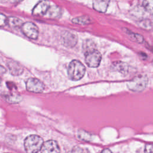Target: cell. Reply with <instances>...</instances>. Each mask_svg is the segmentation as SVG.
Instances as JSON below:
<instances>
[{"instance_id": "22", "label": "cell", "mask_w": 153, "mask_h": 153, "mask_svg": "<svg viewBox=\"0 0 153 153\" xmlns=\"http://www.w3.org/2000/svg\"><path fill=\"white\" fill-rule=\"evenodd\" d=\"M141 26L143 28H147L148 29H150L152 27L151 22L149 20H144L140 23Z\"/></svg>"}, {"instance_id": "5", "label": "cell", "mask_w": 153, "mask_h": 153, "mask_svg": "<svg viewBox=\"0 0 153 153\" xmlns=\"http://www.w3.org/2000/svg\"><path fill=\"white\" fill-rule=\"evenodd\" d=\"M22 27V31L27 37L30 39H36L39 34V30L37 26L30 22H27L23 23Z\"/></svg>"}, {"instance_id": "24", "label": "cell", "mask_w": 153, "mask_h": 153, "mask_svg": "<svg viewBox=\"0 0 153 153\" xmlns=\"http://www.w3.org/2000/svg\"><path fill=\"white\" fill-rule=\"evenodd\" d=\"M101 153H112V152L111 151L110 149H103V150L101 152Z\"/></svg>"}, {"instance_id": "8", "label": "cell", "mask_w": 153, "mask_h": 153, "mask_svg": "<svg viewBox=\"0 0 153 153\" xmlns=\"http://www.w3.org/2000/svg\"><path fill=\"white\" fill-rule=\"evenodd\" d=\"M60 150L57 142L54 140H49L43 143L41 153H60Z\"/></svg>"}, {"instance_id": "23", "label": "cell", "mask_w": 153, "mask_h": 153, "mask_svg": "<svg viewBox=\"0 0 153 153\" xmlns=\"http://www.w3.org/2000/svg\"><path fill=\"white\" fill-rule=\"evenodd\" d=\"M145 153H152V146L151 144H148L145 146Z\"/></svg>"}, {"instance_id": "13", "label": "cell", "mask_w": 153, "mask_h": 153, "mask_svg": "<svg viewBox=\"0 0 153 153\" xmlns=\"http://www.w3.org/2000/svg\"><path fill=\"white\" fill-rule=\"evenodd\" d=\"M4 99L8 102L11 103H16L21 101L22 97L20 95L16 93L6 94L3 95Z\"/></svg>"}, {"instance_id": "12", "label": "cell", "mask_w": 153, "mask_h": 153, "mask_svg": "<svg viewBox=\"0 0 153 153\" xmlns=\"http://www.w3.org/2000/svg\"><path fill=\"white\" fill-rule=\"evenodd\" d=\"M46 14L51 18H59L61 15V9L56 5L50 6Z\"/></svg>"}, {"instance_id": "1", "label": "cell", "mask_w": 153, "mask_h": 153, "mask_svg": "<svg viewBox=\"0 0 153 153\" xmlns=\"http://www.w3.org/2000/svg\"><path fill=\"white\" fill-rule=\"evenodd\" d=\"M85 68L79 60H72L68 66V74L69 78L73 81H78L81 79L85 74Z\"/></svg>"}, {"instance_id": "7", "label": "cell", "mask_w": 153, "mask_h": 153, "mask_svg": "<svg viewBox=\"0 0 153 153\" xmlns=\"http://www.w3.org/2000/svg\"><path fill=\"white\" fill-rule=\"evenodd\" d=\"M61 40L62 44L68 47H74L77 42V36L75 34L69 31H64L61 34Z\"/></svg>"}, {"instance_id": "11", "label": "cell", "mask_w": 153, "mask_h": 153, "mask_svg": "<svg viewBox=\"0 0 153 153\" xmlns=\"http://www.w3.org/2000/svg\"><path fill=\"white\" fill-rule=\"evenodd\" d=\"M109 2V1L96 0L93 1V7L95 10L99 12L105 13L106 11Z\"/></svg>"}, {"instance_id": "3", "label": "cell", "mask_w": 153, "mask_h": 153, "mask_svg": "<svg viewBox=\"0 0 153 153\" xmlns=\"http://www.w3.org/2000/svg\"><path fill=\"white\" fill-rule=\"evenodd\" d=\"M148 83V78L144 74H139L131 80L128 81L127 85L129 90L133 91H143Z\"/></svg>"}, {"instance_id": "18", "label": "cell", "mask_w": 153, "mask_h": 153, "mask_svg": "<svg viewBox=\"0 0 153 153\" xmlns=\"http://www.w3.org/2000/svg\"><path fill=\"white\" fill-rule=\"evenodd\" d=\"M84 43V48L85 50V52L96 49L94 48V42H93L91 40H87Z\"/></svg>"}, {"instance_id": "9", "label": "cell", "mask_w": 153, "mask_h": 153, "mask_svg": "<svg viewBox=\"0 0 153 153\" xmlns=\"http://www.w3.org/2000/svg\"><path fill=\"white\" fill-rule=\"evenodd\" d=\"M50 7L49 2L48 1H40L33 8L32 14L34 16H43L46 14Z\"/></svg>"}, {"instance_id": "20", "label": "cell", "mask_w": 153, "mask_h": 153, "mask_svg": "<svg viewBox=\"0 0 153 153\" xmlns=\"http://www.w3.org/2000/svg\"><path fill=\"white\" fill-rule=\"evenodd\" d=\"M8 18L3 14L0 13V27L5 26L7 24Z\"/></svg>"}, {"instance_id": "16", "label": "cell", "mask_w": 153, "mask_h": 153, "mask_svg": "<svg viewBox=\"0 0 153 153\" xmlns=\"http://www.w3.org/2000/svg\"><path fill=\"white\" fill-rule=\"evenodd\" d=\"M143 6L144 8L151 14L152 13L153 9V1H145L143 2Z\"/></svg>"}, {"instance_id": "25", "label": "cell", "mask_w": 153, "mask_h": 153, "mask_svg": "<svg viewBox=\"0 0 153 153\" xmlns=\"http://www.w3.org/2000/svg\"><path fill=\"white\" fill-rule=\"evenodd\" d=\"M1 78H0V85H1Z\"/></svg>"}, {"instance_id": "15", "label": "cell", "mask_w": 153, "mask_h": 153, "mask_svg": "<svg viewBox=\"0 0 153 153\" xmlns=\"http://www.w3.org/2000/svg\"><path fill=\"white\" fill-rule=\"evenodd\" d=\"M7 24L11 27H19L23 25L22 21L15 17H10L7 19Z\"/></svg>"}, {"instance_id": "19", "label": "cell", "mask_w": 153, "mask_h": 153, "mask_svg": "<svg viewBox=\"0 0 153 153\" xmlns=\"http://www.w3.org/2000/svg\"><path fill=\"white\" fill-rule=\"evenodd\" d=\"M128 35H130V38H133V40L137 42H139V43H142L143 42V38L142 35H139V34H137V33H132V32H130V31L128 32Z\"/></svg>"}, {"instance_id": "4", "label": "cell", "mask_w": 153, "mask_h": 153, "mask_svg": "<svg viewBox=\"0 0 153 153\" xmlns=\"http://www.w3.org/2000/svg\"><path fill=\"white\" fill-rule=\"evenodd\" d=\"M85 61L90 68H97L100 65L102 56L97 50H92L85 53Z\"/></svg>"}, {"instance_id": "2", "label": "cell", "mask_w": 153, "mask_h": 153, "mask_svg": "<svg viewBox=\"0 0 153 153\" xmlns=\"http://www.w3.org/2000/svg\"><path fill=\"white\" fill-rule=\"evenodd\" d=\"M41 137L36 134L28 136L24 141V146L27 153H37L41 151L43 144Z\"/></svg>"}, {"instance_id": "14", "label": "cell", "mask_w": 153, "mask_h": 153, "mask_svg": "<svg viewBox=\"0 0 153 153\" xmlns=\"http://www.w3.org/2000/svg\"><path fill=\"white\" fill-rule=\"evenodd\" d=\"M92 19L87 16H82L74 18L72 22L78 25H87L91 22Z\"/></svg>"}, {"instance_id": "21", "label": "cell", "mask_w": 153, "mask_h": 153, "mask_svg": "<svg viewBox=\"0 0 153 153\" xmlns=\"http://www.w3.org/2000/svg\"><path fill=\"white\" fill-rule=\"evenodd\" d=\"M68 153H85L84 149L78 146H74Z\"/></svg>"}, {"instance_id": "10", "label": "cell", "mask_w": 153, "mask_h": 153, "mask_svg": "<svg viewBox=\"0 0 153 153\" xmlns=\"http://www.w3.org/2000/svg\"><path fill=\"white\" fill-rule=\"evenodd\" d=\"M7 66L11 74L13 75H19L22 74L23 68L21 65L15 61H9L7 63Z\"/></svg>"}, {"instance_id": "17", "label": "cell", "mask_w": 153, "mask_h": 153, "mask_svg": "<svg viewBox=\"0 0 153 153\" xmlns=\"http://www.w3.org/2000/svg\"><path fill=\"white\" fill-rule=\"evenodd\" d=\"M115 67L120 72H122L123 74H125L127 72L128 68L126 63L120 62L119 63H115Z\"/></svg>"}, {"instance_id": "6", "label": "cell", "mask_w": 153, "mask_h": 153, "mask_svg": "<svg viewBox=\"0 0 153 153\" xmlns=\"http://www.w3.org/2000/svg\"><path fill=\"white\" fill-rule=\"evenodd\" d=\"M26 89L33 93H41L44 90V84L39 79L35 78H29L26 83Z\"/></svg>"}]
</instances>
